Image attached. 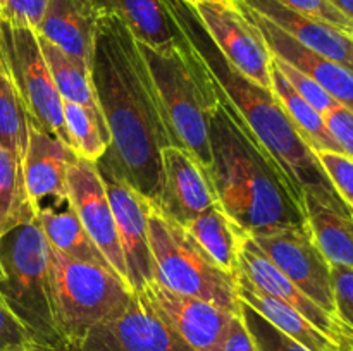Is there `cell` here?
Instances as JSON below:
<instances>
[{
    "instance_id": "36",
    "label": "cell",
    "mask_w": 353,
    "mask_h": 351,
    "mask_svg": "<svg viewBox=\"0 0 353 351\" xmlns=\"http://www.w3.org/2000/svg\"><path fill=\"white\" fill-rule=\"evenodd\" d=\"M336 315L353 334V268L331 265Z\"/></svg>"
},
{
    "instance_id": "24",
    "label": "cell",
    "mask_w": 353,
    "mask_h": 351,
    "mask_svg": "<svg viewBox=\"0 0 353 351\" xmlns=\"http://www.w3.org/2000/svg\"><path fill=\"white\" fill-rule=\"evenodd\" d=\"M37 220L45 234L48 246L55 253L76 262H88V264L109 267V262L97 248L90 234L83 227L78 213L71 203L62 205H45L37 210Z\"/></svg>"
},
{
    "instance_id": "17",
    "label": "cell",
    "mask_w": 353,
    "mask_h": 351,
    "mask_svg": "<svg viewBox=\"0 0 353 351\" xmlns=\"http://www.w3.org/2000/svg\"><path fill=\"white\" fill-rule=\"evenodd\" d=\"M233 2L245 14V17L261 31L262 38L274 57L283 58L299 71L305 72L314 81L319 83L340 105L347 107L353 112V72L350 69L303 47L295 38L276 26L272 21H269L268 17L248 7L241 0H233Z\"/></svg>"
},
{
    "instance_id": "6",
    "label": "cell",
    "mask_w": 353,
    "mask_h": 351,
    "mask_svg": "<svg viewBox=\"0 0 353 351\" xmlns=\"http://www.w3.org/2000/svg\"><path fill=\"white\" fill-rule=\"evenodd\" d=\"M148 243L155 281L171 291L207 299L233 313L240 312L238 275L219 267L181 224L152 202L148 209Z\"/></svg>"
},
{
    "instance_id": "37",
    "label": "cell",
    "mask_w": 353,
    "mask_h": 351,
    "mask_svg": "<svg viewBox=\"0 0 353 351\" xmlns=\"http://www.w3.org/2000/svg\"><path fill=\"white\" fill-rule=\"evenodd\" d=\"M50 0H6L0 17L16 26L37 30Z\"/></svg>"
},
{
    "instance_id": "21",
    "label": "cell",
    "mask_w": 353,
    "mask_h": 351,
    "mask_svg": "<svg viewBox=\"0 0 353 351\" xmlns=\"http://www.w3.org/2000/svg\"><path fill=\"white\" fill-rule=\"evenodd\" d=\"M281 28L309 50L345 65L353 72V36L283 6L278 0H241Z\"/></svg>"
},
{
    "instance_id": "42",
    "label": "cell",
    "mask_w": 353,
    "mask_h": 351,
    "mask_svg": "<svg viewBox=\"0 0 353 351\" xmlns=\"http://www.w3.org/2000/svg\"><path fill=\"white\" fill-rule=\"evenodd\" d=\"M186 3H190V6H193V3H199V2H205V0H185Z\"/></svg>"
},
{
    "instance_id": "25",
    "label": "cell",
    "mask_w": 353,
    "mask_h": 351,
    "mask_svg": "<svg viewBox=\"0 0 353 351\" xmlns=\"http://www.w3.org/2000/svg\"><path fill=\"white\" fill-rule=\"evenodd\" d=\"M183 227L195 237L196 243L219 267L230 274L238 275L240 250L248 233L224 212L219 203L203 210L202 213L183 224Z\"/></svg>"
},
{
    "instance_id": "14",
    "label": "cell",
    "mask_w": 353,
    "mask_h": 351,
    "mask_svg": "<svg viewBox=\"0 0 353 351\" xmlns=\"http://www.w3.org/2000/svg\"><path fill=\"white\" fill-rule=\"evenodd\" d=\"M107 196L112 206L121 250L131 291L140 292L155 281V267L148 243V209L150 202L130 184L109 172L100 171Z\"/></svg>"
},
{
    "instance_id": "38",
    "label": "cell",
    "mask_w": 353,
    "mask_h": 351,
    "mask_svg": "<svg viewBox=\"0 0 353 351\" xmlns=\"http://www.w3.org/2000/svg\"><path fill=\"white\" fill-rule=\"evenodd\" d=\"M327 129L331 131L341 151L353 158V112L343 105H336L324 116Z\"/></svg>"
},
{
    "instance_id": "26",
    "label": "cell",
    "mask_w": 353,
    "mask_h": 351,
    "mask_svg": "<svg viewBox=\"0 0 353 351\" xmlns=\"http://www.w3.org/2000/svg\"><path fill=\"white\" fill-rule=\"evenodd\" d=\"M38 43L43 52L45 62L50 69L52 79H54L55 88H57L62 102H71L88 109L109 133L102 110H100L99 100H97L95 88H93L92 69L86 67L83 62L72 58L71 55L62 52L61 48L52 45L45 38L38 36Z\"/></svg>"
},
{
    "instance_id": "7",
    "label": "cell",
    "mask_w": 353,
    "mask_h": 351,
    "mask_svg": "<svg viewBox=\"0 0 353 351\" xmlns=\"http://www.w3.org/2000/svg\"><path fill=\"white\" fill-rule=\"evenodd\" d=\"M50 272L55 320L65 351L78 346L92 327L124 308L133 296L128 282L112 268L69 260L52 248Z\"/></svg>"
},
{
    "instance_id": "33",
    "label": "cell",
    "mask_w": 353,
    "mask_h": 351,
    "mask_svg": "<svg viewBox=\"0 0 353 351\" xmlns=\"http://www.w3.org/2000/svg\"><path fill=\"white\" fill-rule=\"evenodd\" d=\"M316 157L338 195L353 210V158L341 151H316Z\"/></svg>"
},
{
    "instance_id": "41",
    "label": "cell",
    "mask_w": 353,
    "mask_h": 351,
    "mask_svg": "<svg viewBox=\"0 0 353 351\" xmlns=\"http://www.w3.org/2000/svg\"><path fill=\"white\" fill-rule=\"evenodd\" d=\"M23 351H48V350H43V348L34 346V348H30V350H23Z\"/></svg>"
},
{
    "instance_id": "11",
    "label": "cell",
    "mask_w": 353,
    "mask_h": 351,
    "mask_svg": "<svg viewBox=\"0 0 353 351\" xmlns=\"http://www.w3.org/2000/svg\"><path fill=\"white\" fill-rule=\"evenodd\" d=\"M71 351H193L147 299L133 292L124 308L86 332Z\"/></svg>"
},
{
    "instance_id": "23",
    "label": "cell",
    "mask_w": 353,
    "mask_h": 351,
    "mask_svg": "<svg viewBox=\"0 0 353 351\" xmlns=\"http://www.w3.org/2000/svg\"><path fill=\"white\" fill-rule=\"evenodd\" d=\"M238 298L309 351H343L340 344L321 332L302 313L281 299L259 289L241 274H238Z\"/></svg>"
},
{
    "instance_id": "34",
    "label": "cell",
    "mask_w": 353,
    "mask_h": 351,
    "mask_svg": "<svg viewBox=\"0 0 353 351\" xmlns=\"http://www.w3.org/2000/svg\"><path fill=\"white\" fill-rule=\"evenodd\" d=\"M283 6L296 10V12L309 16L312 19L323 21L336 30L353 36V21L345 17L340 10L334 9L327 0H278Z\"/></svg>"
},
{
    "instance_id": "18",
    "label": "cell",
    "mask_w": 353,
    "mask_h": 351,
    "mask_svg": "<svg viewBox=\"0 0 353 351\" xmlns=\"http://www.w3.org/2000/svg\"><path fill=\"white\" fill-rule=\"evenodd\" d=\"M26 153L23 160L26 191L34 215L40 206L68 203V171L78 158L76 151L55 134L30 123Z\"/></svg>"
},
{
    "instance_id": "10",
    "label": "cell",
    "mask_w": 353,
    "mask_h": 351,
    "mask_svg": "<svg viewBox=\"0 0 353 351\" xmlns=\"http://www.w3.org/2000/svg\"><path fill=\"white\" fill-rule=\"evenodd\" d=\"M193 12L231 65L250 81L271 89L272 54L261 31L245 17L233 0L193 3Z\"/></svg>"
},
{
    "instance_id": "19",
    "label": "cell",
    "mask_w": 353,
    "mask_h": 351,
    "mask_svg": "<svg viewBox=\"0 0 353 351\" xmlns=\"http://www.w3.org/2000/svg\"><path fill=\"white\" fill-rule=\"evenodd\" d=\"M103 12L90 0H50L34 31L92 69L97 31Z\"/></svg>"
},
{
    "instance_id": "16",
    "label": "cell",
    "mask_w": 353,
    "mask_h": 351,
    "mask_svg": "<svg viewBox=\"0 0 353 351\" xmlns=\"http://www.w3.org/2000/svg\"><path fill=\"white\" fill-rule=\"evenodd\" d=\"M162 181L155 205L174 219L186 224L203 210L217 205V196L207 169L181 147H165L161 153Z\"/></svg>"
},
{
    "instance_id": "43",
    "label": "cell",
    "mask_w": 353,
    "mask_h": 351,
    "mask_svg": "<svg viewBox=\"0 0 353 351\" xmlns=\"http://www.w3.org/2000/svg\"><path fill=\"white\" fill-rule=\"evenodd\" d=\"M3 6H6V0H0V12L3 10Z\"/></svg>"
},
{
    "instance_id": "2",
    "label": "cell",
    "mask_w": 353,
    "mask_h": 351,
    "mask_svg": "<svg viewBox=\"0 0 353 351\" xmlns=\"http://www.w3.org/2000/svg\"><path fill=\"white\" fill-rule=\"evenodd\" d=\"M176 23L205 62L217 86L255 147L268 155L292 198L302 205L303 189L316 188L338 195L316 153L293 126L272 89L262 88L233 67L214 45L185 0H165Z\"/></svg>"
},
{
    "instance_id": "27",
    "label": "cell",
    "mask_w": 353,
    "mask_h": 351,
    "mask_svg": "<svg viewBox=\"0 0 353 351\" xmlns=\"http://www.w3.org/2000/svg\"><path fill=\"white\" fill-rule=\"evenodd\" d=\"M271 89L302 140L314 153L316 151H341L340 145L327 129L323 114L317 112L303 96H300L293 89L281 71L276 67L274 62H271Z\"/></svg>"
},
{
    "instance_id": "13",
    "label": "cell",
    "mask_w": 353,
    "mask_h": 351,
    "mask_svg": "<svg viewBox=\"0 0 353 351\" xmlns=\"http://www.w3.org/2000/svg\"><path fill=\"white\" fill-rule=\"evenodd\" d=\"M138 295L193 351H217L231 317L230 310L196 296L171 291L159 281H152Z\"/></svg>"
},
{
    "instance_id": "4",
    "label": "cell",
    "mask_w": 353,
    "mask_h": 351,
    "mask_svg": "<svg viewBox=\"0 0 353 351\" xmlns=\"http://www.w3.org/2000/svg\"><path fill=\"white\" fill-rule=\"evenodd\" d=\"M138 47L150 69L176 145L207 169L212 160L209 120L217 105V86L205 62L185 33L181 43L168 52L140 41Z\"/></svg>"
},
{
    "instance_id": "31",
    "label": "cell",
    "mask_w": 353,
    "mask_h": 351,
    "mask_svg": "<svg viewBox=\"0 0 353 351\" xmlns=\"http://www.w3.org/2000/svg\"><path fill=\"white\" fill-rule=\"evenodd\" d=\"M240 313L243 317L245 326L248 327L252 337H254L259 351H309L305 346L281 332L278 327L272 326L269 320H265L261 313L255 312L247 303L241 301Z\"/></svg>"
},
{
    "instance_id": "22",
    "label": "cell",
    "mask_w": 353,
    "mask_h": 351,
    "mask_svg": "<svg viewBox=\"0 0 353 351\" xmlns=\"http://www.w3.org/2000/svg\"><path fill=\"white\" fill-rule=\"evenodd\" d=\"M103 14L116 16L140 43L168 52L183 41V33L165 0H90Z\"/></svg>"
},
{
    "instance_id": "44",
    "label": "cell",
    "mask_w": 353,
    "mask_h": 351,
    "mask_svg": "<svg viewBox=\"0 0 353 351\" xmlns=\"http://www.w3.org/2000/svg\"><path fill=\"white\" fill-rule=\"evenodd\" d=\"M3 279V270H2V265H0V281Z\"/></svg>"
},
{
    "instance_id": "35",
    "label": "cell",
    "mask_w": 353,
    "mask_h": 351,
    "mask_svg": "<svg viewBox=\"0 0 353 351\" xmlns=\"http://www.w3.org/2000/svg\"><path fill=\"white\" fill-rule=\"evenodd\" d=\"M34 346L31 334L0 296V351H23Z\"/></svg>"
},
{
    "instance_id": "15",
    "label": "cell",
    "mask_w": 353,
    "mask_h": 351,
    "mask_svg": "<svg viewBox=\"0 0 353 351\" xmlns=\"http://www.w3.org/2000/svg\"><path fill=\"white\" fill-rule=\"evenodd\" d=\"M238 274L247 277L248 281L268 295L281 299L286 305L302 313L310 323L317 327L321 332L340 344L343 351H353V334L338 317L317 305L303 291H300L290 279H286L271 260L262 253L261 248L254 243L250 236H245L240 250V268Z\"/></svg>"
},
{
    "instance_id": "12",
    "label": "cell",
    "mask_w": 353,
    "mask_h": 351,
    "mask_svg": "<svg viewBox=\"0 0 353 351\" xmlns=\"http://www.w3.org/2000/svg\"><path fill=\"white\" fill-rule=\"evenodd\" d=\"M68 198L83 227L117 275L128 282L126 264L105 184L95 162L76 158L68 171ZM130 286V284H128Z\"/></svg>"
},
{
    "instance_id": "20",
    "label": "cell",
    "mask_w": 353,
    "mask_h": 351,
    "mask_svg": "<svg viewBox=\"0 0 353 351\" xmlns=\"http://www.w3.org/2000/svg\"><path fill=\"white\" fill-rule=\"evenodd\" d=\"M303 213L314 243L331 265L353 268V212L340 195L309 188L302 193Z\"/></svg>"
},
{
    "instance_id": "29",
    "label": "cell",
    "mask_w": 353,
    "mask_h": 351,
    "mask_svg": "<svg viewBox=\"0 0 353 351\" xmlns=\"http://www.w3.org/2000/svg\"><path fill=\"white\" fill-rule=\"evenodd\" d=\"M33 219L34 209L26 191L23 164L0 147V237Z\"/></svg>"
},
{
    "instance_id": "8",
    "label": "cell",
    "mask_w": 353,
    "mask_h": 351,
    "mask_svg": "<svg viewBox=\"0 0 353 351\" xmlns=\"http://www.w3.org/2000/svg\"><path fill=\"white\" fill-rule=\"evenodd\" d=\"M0 36L30 123L71 147L62 112L64 102L45 62L37 31L30 26L10 24L0 17Z\"/></svg>"
},
{
    "instance_id": "40",
    "label": "cell",
    "mask_w": 353,
    "mask_h": 351,
    "mask_svg": "<svg viewBox=\"0 0 353 351\" xmlns=\"http://www.w3.org/2000/svg\"><path fill=\"white\" fill-rule=\"evenodd\" d=\"M336 10H340L345 17L353 21V0H327Z\"/></svg>"
},
{
    "instance_id": "39",
    "label": "cell",
    "mask_w": 353,
    "mask_h": 351,
    "mask_svg": "<svg viewBox=\"0 0 353 351\" xmlns=\"http://www.w3.org/2000/svg\"><path fill=\"white\" fill-rule=\"evenodd\" d=\"M217 351H259L240 312L231 317Z\"/></svg>"
},
{
    "instance_id": "30",
    "label": "cell",
    "mask_w": 353,
    "mask_h": 351,
    "mask_svg": "<svg viewBox=\"0 0 353 351\" xmlns=\"http://www.w3.org/2000/svg\"><path fill=\"white\" fill-rule=\"evenodd\" d=\"M62 112L72 150L79 158L97 164L103 157L110 141L105 127L88 109L76 103L64 102Z\"/></svg>"
},
{
    "instance_id": "9",
    "label": "cell",
    "mask_w": 353,
    "mask_h": 351,
    "mask_svg": "<svg viewBox=\"0 0 353 351\" xmlns=\"http://www.w3.org/2000/svg\"><path fill=\"white\" fill-rule=\"evenodd\" d=\"M248 236L286 279L326 312L338 317L331 264L314 243L307 224L259 231Z\"/></svg>"
},
{
    "instance_id": "1",
    "label": "cell",
    "mask_w": 353,
    "mask_h": 351,
    "mask_svg": "<svg viewBox=\"0 0 353 351\" xmlns=\"http://www.w3.org/2000/svg\"><path fill=\"white\" fill-rule=\"evenodd\" d=\"M92 83L110 138L97 167L155 203L162 181L161 153L176 140L138 41L110 14H103L97 31Z\"/></svg>"
},
{
    "instance_id": "45",
    "label": "cell",
    "mask_w": 353,
    "mask_h": 351,
    "mask_svg": "<svg viewBox=\"0 0 353 351\" xmlns=\"http://www.w3.org/2000/svg\"><path fill=\"white\" fill-rule=\"evenodd\" d=\"M352 212H353V210H352Z\"/></svg>"
},
{
    "instance_id": "32",
    "label": "cell",
    "mask_w": 353,
    "mask_h": 351,
    "mask_svg": "<svg viewBox=\"0 0 353 351\" xmlns=\"http://www.w3.org/2000/svg\"><path fill=\"white\" fill-rule=\"evenodd\" d=\"M272 62H274L276 67L281 71V74L285 76L286 81L293 86V89H295L300 96H303V98H305L319 114L326 116L330 110H333L334 107L340 105V103H338L336 100L319 85V83L314 81V79L310 78V76H307L305 72L299 71V69L293 67L292 64L285 62L283 58L274 57V55H272Z\"/></svg>"
},
{
    "instance_id": "5",
    "label": "cell",
    "mask_w": 353,
    "mask_h": 351,
    "mask_svg": "<svg viewBox=\"0 0 353 351\" xmlns=\"http://www.w3.org/2000/svg\"><path fill=\"white\" fill-rule=\"evenodd\" d=\"M0 265L3 270L0 296L10 312L26 327L37 346L65 351L55 320L50 246L37 217L0 237Z\"/></svg>"
},
{
    "instance_id": "28",
    "label": "cell",
    "mask_w": 353,
    "mask_h": 351,
    "mask_svg": "<svg viewBox=\"0 0 353 351\" xmlns=\"http://www.w3.org/2000/svg\"><path fill=\"white\" fill-rule=\"evenodd\" d=\"M30 119L17 89L2 36H0V147L23 164L30 136Z\"/></svg>"
},
{
    "instance_id": "3",
    "label": "cell",
    "mask_w": 353,
    "mask_h": 351,
    "mask_svg": "<svg viewBox=\"0 0 353 351\" xmlns=\"http://www.w3.org/2000/svg\"><path fill=\"white\" fill-rule=\"evenodd\" d=\"M209 136L212 160L207 174L219 205L241 229L254 234L307 224L303 209L286 191L268 155L255 147L240 126L219 86Z\"/></svg>"
}]
</instances>
